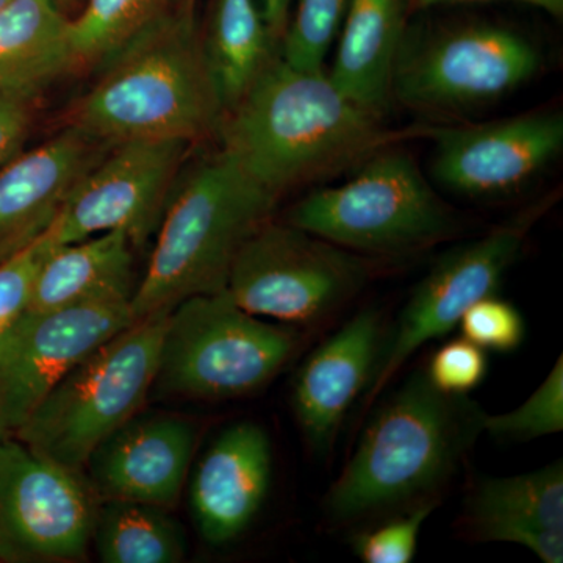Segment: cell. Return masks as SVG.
Returning <instances> with one entry per match:
<instances>
[{"mask_svg": "<svg viewBox=\"0 0 563 563\" xmlns=\"http://www.w3.org/2000/svg\"><path fill=\"white\" fill-rule=\"evenodd\" d=\"M222 154L280 198L358 166L390 146L383 114L347 99L322 69L274 57L242 99L225 111Z\"/></svg>", "mask_w": 563, "mask_h": 563, "instance_id": "6da1fadb", "label": "cell"}, {"mask_svg": "<svg viewBox=\"0 0 563 563\" xmlns=\"http://www.w3.org/2000/svg\"><path fill=\"white\" fill-rule=\"evenodd\" d=\"M485 413L468 395L433 387L413 373L366 426L354 454L325 498L340 523L432 501L484 432Z\"/></svg>", "mask_w": 563, "mask_h": 563, "instance_id": "7a4b0ae2", "label": "cell"}, {"mask_svg": "<svg viewBox=\"0 0 563 563\" xmlns=\"http://www.w3.org/2000/svg\"><path fill=\"white\" fill-rule=\"evenodd\" d=\"M73 128L99 141L179 140L220 131L225 109L192 13H165L114 52Z\"/></svg>", "mask_w": 563, "mask_h": 563, "instance_id": "3957f363", "label": "cell"}, {"mask_svg": "<svg viewBox=\"0 0 563 563\" xmlns=\"http://www.w3.org/2000/svg\"><path fill=\"white\" fill-rule=\"evenodd\" d=\"M279 198L222 152L176 184L131 307L135 321L184 299L224 291L243 244L272 220Z\"/></svg>", "mask_w": 563, "mask_h": 563, "instance_id": "277c9868", "label": "cell"}, {"mask_svg": "<svg viewBox=\"0 0 563 563\" xmlns=\"http://www.w3.org/2000/svg\"><path fill=\"white\" fill-rule=\"evenodd\" d=\"M168 313L133 322L77 363L11 435L33 453L84 474L85 463L154 388Z\"/></svg>", "mask_w": 563, "mask_h": 563, "instance_id": "5b68a950", "label": "cell"}, {"mask_svg": "<svg viewBox=\"0 0 563 563\" xmlns=\"http://www.w3.org/2000/svg\"><path fill=\"white\" fill-rule=\"evenodd\" d=\"M298 346L290 325L246 312L225 290L190 296L166 318L152 393L198 401L243 398L272 383Z\"/></svg>", "mask_w": 563, "mask_h": 563, "instance_id": "8992f818", "label": "cell"}, {"mask_svg": "<svg viewBox=\"0 0 563 563\" xmlns=\"http://www.w3.org/2000/svg\"><path fill=\"white\" fill-rule=\"evenodd\" d=\"M287 222L336 246L368 254H406L454 231V218L409 152H374L350 180L307 195Z\"/></svg>", "mask_w": 563, "mask_h": 563, "instance_id": "52a82bcc", "label": "cell"}, {"mask_svg": "<svg viewBox=\"0 0 563 563\" xmlns=\"http://www.w3.org/2000/svg\"><path fill=\"white\" fill-rule=\"evenodd\" d=\"M540 68L536 44L501 25H455L413 38L404 33L391 98L422 113H466L520 90Z\"/></svg>", "mask_w": 563, "mask_h": 563, "instance_id": "ba28073f", "label": "cell"}, {"mask_svg": "<svg viewBox=\"0 0 563 563\" xmlns=\"http://www.w3.org/2000/svg\"><path fill=\"white\" fill-rule=\"evenodd\" d=\"M366 277L368 265L354 252L269 220L243 244L225 291L255 317L309 324L347 301Z\"/></svg>", "mask_w": 563, "mask_h": 563, "instance_id": "9c48e42d", "label": "cell"}, {"mask_svg": "<svg viewBox=\"0 0 563 563\" xmlns=\"http://www.w3.org/2000/svg\"><path fill=\"white\" fill-rule=\"evenodd\" d=\"M550 206L548 201L533 203L487 235L446 252L432 266L383 344L372 380L363 393L365 406L383 393L415 352L431 340L448 335L474 302L498 291L504 276L520 257L533 224Z\"/></svg>", "mask_w": 563, "mask_h": 563, "instance_id": "30bf717a", "label": "cell"}, {"mask_svg": "<svg viewBox=\"0 0 563 563\" xmlns=\"http://www.w3.org/2000/svg\"><path fill=\"white\" fill-rule=\"evenodd\" d=\"M96 498L84 474L7 437L0 444V562H79L95 532Z\"/></svg>", "mask_w": 563, "mask_h": 563, "instance_id": "8fae6325", "label": "cell"}, {"mask_svg": "<svg viewBox=\"0 0 563 563\" xmlns=\"http://www.w3.org/2000/svg\"><path fill=\"white\" fill-rule=\"evenodd\" d=\"M179 140H133L85 174L51 225L55 244L110 231L128 233L135 250L161 225L185 152Z\"/></svg>", "mask_w": 563, "mask_h": 563, "instance_id": "7c38bea8", "label": "cell"}, {"mask_svg": "<svg viewBox=\"0 0 563 563\" xmlns=\"http://www.w3.org/2000/svg\"><path fill=\"white\" fill-rule=\"evenodd\" d=\"M135 322L131 301L25 310L0 336V421L13 433L44 396L101 344Z\"/></svg>", "mask_w": 563, "mask_h": 563, "instance_id": "4fadbf2b", "label": "cell"}, {"mask_svg": "<svg viewBox=\"0 0 563 563\" xmlns=\"http://www.w3.org/2000/svg\"><path fill=\"white\" fill-rule=\"evenodd\" d=\"M432 174L443 188L468 199L515 195L563 151L559 111H529L506 120L455 125L433 132Z\"/></svg>", "mask_w": 563, "mask_h": 563, "instance_id": "5bb4252c", "label": "cell"}, {"mask_svg": "<svg viewBox=\"0 0 563 563\" xmlns=\"http://www.w3.org/2000/svg\"><path fill=\"white\" fill-rule=\"evenodd\" d=\"M198 431L188 418L136 413L107 437L85 463L84 476L99 501L173 507L190 472Z\"/></svg>", "mask_w": 563, "mask_h": 563, "instance_id": "9a60e30c", "label": "cell"}, {"mask_svg": "<svg viewBox=\"0 0 563 563\" xmlns=\"http://www.w3.org/2000/svg\"><path fill=\"white\" fill-rule=\"evenodd\" d=\"M95 141L70 128L0 166V263L51 228L69 192L99 162Z\"/></svg>", "mask_w": 563, "mask_h": 563, "instance_id": "2e32d148", "label": "cell"}, {"mask_svg": "<svg viewBox=\"0 0 563 563\" xmlns=\"http://www.w3.org/2000/svg\"><path fill=\"white\" fill-rule=\"evenodd\" d=\"M272 474V442L265 429L252 421L225 429L191 481L192 517L202 539L217 547L239 539L262 509Z\"/></svg>", "mask_w": 563, "mask_h": 563, "instance_id": "e0dca14e", "label": "cell"}, {"mask_svg": "<svg viewBox=\"0 0 563 563\" xmlns=\"http://www.w3.org/2000/svg\"><path fill=\"white\" fill-rule=\"evenodd\" d=\"M383 344V317L366 309L317 347L299 369L292 407L317 453L333 446L347 410L372 380Z\"/></svg>", "mask_w": 563, "mask_h": 563, "instance_id": "ac0fdd59", "label": "cell"}, {"mask_svg": "<svg viewBox=\"0 0 563 563\" xmlns=\"http://www.w3.org/2000/svg\"><path fill=\"white\" fill-rule=\"evenodd\" d=\"M463 532L476 542L515 543L544 563L563 562V466L484 477L466 496Z\"/></svg>", "mask_w": 563, "mask_h": 563, "instance_id": "d6986e66", "label": "cell"}, {"mask_svg": "<svg viewBox=\"0 0 563 563\" xmlns=\"http://www.w3.org/2000/svg\"><path fill=\"white\" fill-rule=\"evenodd\" d=\"M406 9L404 0H351L328 73L347 99L383 117L391 99L393 70L406 33Z\"/></svg>", "mask_w": 563, "mask_h": 563, "instance_id": "ffe728a7", "label": "cell"}, {"mask_svg": "<svg viewBox=\"0 0 563 563\" xmlns=\"http://www.w3.org/2000/svg\"><path fill=\"white\" fill-rule=\"evenodd\" d=\"M133 244L110 231L79 242L55 244L41 263L29 310H52L90 301H132Z\"/></svg>", "mask_w": 563, "mask_h": 563, "instance_id": "44dd1931", "label": "cell"}, {"mask_svg": "<svg viewBox=\"0 0 563 563\" xmlns=\"http://www.w3.org/2000/svg\"><path fill=\"white\" fill-rule=\"evenodd\" d=\"M68 22L54 0H13L0 10V91L29 103L79 66Z\"/></svg>", "mask_w": 563, "mask_h": 563, "instance_id": "7402d4cb", "label": "cell"}, {"mask_svg": "<svg viewBox=\"0 0 563 563\" xmlns=\"http://www.w3.org/2000/svg\"><path fill=\"white\" fill-rule=\"evenodd\" d=\"M203 46L228 111L273 60L276 44L257 0H218Z\"/></svg>", "mask_w": 563, "mask_h": 563, "instance_id": "603a6c76", "label": "cell"}, {"mask_svg": "<svg viewBox=\"0 0 563 563\" xmlns=\"http://www.w3.org/2000/svg\"><path fill=\"white\" fill-rule=\"evenodd\" d=\"M92 540L106 563H177L187 554L180 525L157 504L99 501Z\"/></svg>", "mask_w": 563, "mask_h": 563, "instance_id": "cb8c5ba5", "label": "cell"}, {"mask_svg": "<svg viewBox=\"0 0 563 563\" xmlns=\"http://www.w3.org/2000/svg\"><path fill=\"white\" fill-rule=\"evenodd\" d=\"M172 0H88L68 22L77 65L103 62L166 13Z\"/></svg>", "mask_w": 563, "mask_h": 563, "instance_id": "d4e9b609", "label": "cell"}, {"mask_svg": "<svg viewBox=\"0 0 563 563\" xmlns=\"http://www.w3.org/2000/svg\"><path fill=\"white\" fill-rule=\"evenodd\" d=\"M351 0H295L280 57L299 69H322Z\"/></svg>", "mask_w": 563, "mask_h": 563, "instance_id": "484cf974", "label": "cell"}, {"mask_svg": "<svg viewBox=\"0 0 563 563\" xmlns=\"http://www.w3.org/2000/svg\"><path fill=\"white\" fill-rule=\"evenodd\" d=\"M563 358L520 407L503 415H485L484 432L501 440H532L562 432Z\"/></svg>", "mask_w": 563, "mask_h": 563, "instance_id": "4316f807", "label": "cell"}, {"mask_svg": "<svg viewBox=\"0 0 563 563\" xmlns=\"http://www.w3.org/2000/svg\"><path fill=\"white\" fill-rule=\"evenodd\" d=\"M463 339L484 351L512 352L523 343V314L514 303L487 296L474 302L459 321Z\"/></svg>", "mask_w": 563, "mask_h": 563, "instance_id": "83f0119b", "label": "cell"}, {"mask_svg": "<svg viewBox=\"0 0 563 563\" xmlns=\"http://www.w3.org/2000/svg\"><path fill=\"white\" fill-rule=\"evenodd\" d=\"M435 504L424 501L402 517L355 537V553L365 563H409L417 554L422 526Z\"/></svg>", "mask_w": 563, "mask_h": 563, "instance_id": "f1b7e54d", "label": "cell"}, {"mask_svg": "<svg viewBox=\"0 0 563 563\" xmlns=\"http://www.w3.org/2000/svg\"><path fill=\"white\" fill-rule=\"evenodd\" d=\"M54 246L47 229L31 246L0 263V336L29 309L41 263Z\"/></svg>", "mask_w": 563, "mask_h": 563, "instance_id": "f546056e", "label": "cell"}, {"mask_svg": "<svg viewBox=\"0 0 563 563\" xmlns=\"http://www.w3.org/2000/svg\"><path fill=\"white\" fill-rule=\"evenodd\" d=\"M487 369L485 351L462 336L439 347L424 372L440 391L465 396L483 384Z\"/></svg>", "mask_w": 563, "mask_h": 563, "instance_id": "4dcf8cb0", "label": "cell"}, {"mask_svg": "<svg viewBox=\"0 0 563 563\" xmlns=\"http://www.w3.org/2000/svg\"><path fill=\"white\" fill-rule=\"evenodd\" d=\"M29 135L27 103L0 91V166L13 161L24 151Z\"/></svg>", "mask_w": 563, "mask_h": 563, "instance_id": "1f68e13d", "label": "cell"}, {"mask_svg": "<svg viewBox=\"0 0 563 563\" xmlns=\"http://www.w3.org/2000/svg\"><path fill=\"white\" fill-rule=\"evenodd\" d=\"M257 3L274 44L282 43L290 22L295 0H257Z\"/></svg>", "mask_w": 563, "mask_h": 563, "instance_id": "d6a6232c", "label": "cell"}, {"mask_svg": "<svg viewBox=\"0 0 563 563\" xmlns=\"http://www.w3.org/2000/svg\"><path fill=\"white\" fill-rule=\"evenodd\" d=\"M453 2H485V0H409L407 5H409L410 11H418ZM514 2H523L537 7V9L544 10L554 18H562L563 14V0H514Z\"/></svg>", "mask_w": 563, "mask_h": 563, "instance_id": "836d02e7", "label": "cell"}, {"mask_svg": "<svg viewBox=\"0 0 563 563\" xmlns=\"http://www.w3.org/2000/svg\"><path fill=\"white\" fill-rule=\"evenodd\" d=\"M192 5H195V0H181V10L187 13H192Z\"/></svg>", "mask_w": 563, "mask_h": 563, "instance_id": "e575fe53", "label": "cell"}, {"mask_svg": "<svg viewBox=\"0 0 563 563\" xmlns=\"http://www.w3.org/2000/svg\"><path fill=\"white\" fill-rule=\"evenodd\" d=\"M9 435H11V433L7 431L5 426H3L2 421H0V444H2L3 440H5Z\"/></svg>", "mask_w": 563, "mask_h": 563, "instance_id": "d590c367", "label": "cell"}, {"mask_svg": "<svg viewBox=\"0 0 563 563\" xmlns=\"http://www.w3.org/2000/svg\"><path fill=\"white\" fill-rule=\"evenodd\" d=\"M11 2H13V0H0V10H2L3 7L9 5Z\"/></svg>", "mask_w": 563, "mask_h": 563, "instance_id": "8d00e7d4", "label": "cell"}]
</instances>
